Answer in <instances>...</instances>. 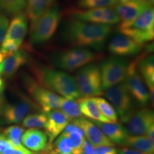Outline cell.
<instances>
[{
  "mask_svg": "<svg viewBox=\"0 0 154 154\" xmlns=\"http://www.w3.org/2000/svg\"><path fill=\"white\" fill-rule=\"evenodd\" d=\"M27 26V17L26 14L22 12L14 15L10 24L8 26L4 39L14 42L15 43L21 46L26 34Z\"/></svg>",
  "mask_w": 154,
  "mask_h": 154,
  "instance_id": "17",
  "label": "cell"
},
{
  "mask_svg": "<svg viewBox=\"0 0 154 154\" xmlns=\"http://www.w3.org/2000/svg\"><path fill=\"white\" fill-rule=\"evenodd\" d=\"M4 90H5V86L4 87H0V113L2 110L4 104H5V96H4Z\"/></svg>",
  "mask_w": 154,
  "mask_h": 154,
  "instance_id": "43",
  "label": "cell"
},
{
  "mask_svg": "<svg viewBox=\"0 0 154 154\" xmlns=\"http://www.w3.org/2000/svg\"><path fill=\"white\" fill-rule=\"evenodd\" d=\"M128 26H131V27L143 30H149L154 28L153 7H150L144 11L143 12H142Z\"/></svg>",
  "mask_w": 154,
  "mask_h": 154,
  "instance_id": "26",
  "label": "cell"
},
{
  "mask_svg": "<svg viewBox=\"0 0 154 154\" xmlns=\"http://www.w3.org/2000/svg\"><path fill=\"white\" fill-rule=\"evenodd\" d=\"M94 98L100 111L103 116L106 117L111 123H116L118 121L117 120L118 117H117L116 111L113 107V106H111L110 103H109L106 100L103 99V98Z\"/></svg>",
  "mask_w": 154,
  "mask_h": 154,
  "instance_id": "29",
  "label": "cell"
},
{
  "mask_svg": "<svg viewBox=\"0 0 154 154\" xmlns=\"http://www.w3.org/2000/svg\"><path fill=\"white\" fill-rule=\"evenodd\" d=\"M81 98H91L103 94L100 67L96 64L84 66L75 77Z\"/></svg>",
  "mask_w": 154,
  "mask_h": 154,
  "instance_id": "5",
  "label": "cell"
},
{
  "mask_svg": "<svg viewBox=\"0 0 154 154\" xmlns=\"http://www.w3.org/2000/svg\"><path fill=\"white\" fill-rule=\"evenodd\" d=\"M9 26L8 18L4 13L0 11V43H2L5 37Z\"/></svg>",
  "mask_w": 154,
  "mask_h": 154,
  "instance_id": "36",
  "label": "cell"
},
{
  "mask_svg": "<svg viewBox=\"0 0 154 154\" xmlns=\"http://www.w3.org/2000/svg\"><path fill=\"white\" fill-rule=\"evenodd\" d=\"M139 1L142 2H143V3L148 4V5L152 6V5H153V4L154 0H139Z\"/></svg>",
  "mask_w": 154,
  "mask_h": 154,
  "instance_id": "44",
  "label": "cell"
},
{
  "mask_svg": "<svg viewBox=\"0 0 154 154\" xmlns=\"http://www.w3.org/2000/svg\"><path fill=\"white\" fill-rule=\"evenodd\" d=\"M29 55L25 50H18L16 52L9 57L1 63L2 75L6 78L13 76L16 74L20 67L27 63Z\"/></svg>",
  "mask_w": 154,
  "mask_h": 154,
  "instance_id": "19",
  "label": "cell"
},
{
  "mask_svg": "<svg viewBox=\"0 0 154 154\" xmlns=\"http://www.w3.org/2000/svg\"><path fill=\"white\" fill-rule=\"evenodd\" d=\"M36 154H57L56 153V151L54 149L52 143H47V146L44 149L41 151V152L38 153H36Z\"/></svg>",
  "mask_w": 154,
  "mask_h": 154,
  "instance_id": "41",
  "label": "cell"
},
{
  "mask_svg": "<svg viewBox=\"0 0 154 154\" xmlns=\"http://www.w3.org/2000/svg\"><path fill=\"white\" fill-rule=\"evenodd\" d=\"M94 149L96 154H117L116 149L111 146H96L94 147Z\"/></svg>",
  "mask_w": 154,
  "mask_h": 154,
  "instance_id": "37",
  "label": "cell"
},
{
  "mask_svg": "<svg viewBox=\"0 0 154 154\" xmlns=\"http://www.w3.org/2000/svg\"><path fill=\"white\" fill-rule=\"evenodd\" d=\"M146 136L151 140L152 142H154V124L151 125L146 132Z\"/></svg>",
  "mask_w": 154,
  "mask_h": 154,
  "instance_id": "42",
  "label": "cell"
},
{
  "mask_svg": "<svg viewBox=\"0 0 154 154\" xmlns=\"http://www.w3.org/2000/svg\"><path fill=\"white\" fill-rule=\"evenodd\" d=\"M124 145L130 146L134 148V149L149 154H153L154 152V143L145 135L143 136L129 135L127 137Z\"/></svg>",
  "mask_w": 154,
  "mask_h": 154,
  "instance_id": "25",
  "label": "cell"
},
{
  "mask_svg": "<svg viewBox=\"0 0 154 154\" xmlns=\"http://www.w3.org/2000/svg\"><path fill=\"white\" fill-rule=\"evenodd\" d=\"M104 96L111 102L113 107L123 121L131 112L133 108L132 96L125 83H120L104 90Z\"/></svg>",
  "mask_w": 154,
  "mask_h": 154,
  "instance_id": "8",
  "label": "cell"
},
{
  "mask_svg": "<svg viewBox=\"0 0 154 154\" xmlns=\"http://www.w3.org/2000/svg\"><path fill=\"white\" fill-rule=\"evenodd\" d=\"M78 7L81 9H95L110 7L116 5L115 0H78Z\"/></svg>",
  "mask_w": 154,
  "mask_h": 154,
  "instance_id": "33",
  "label": "cell"
},
{
  "mask_svg": "<svg viewBox=\"0 0 154 154\" xmlns=\"http://www.w3.org/2000/svg\"><path fill=\"white\" fill-rule=\"evenodd\" d=\"M78 104L81 113L91 120H96L101 122L111 123L104 117L100 111L94 97L80 98L78 99Z\"/></svg>",
  "mask_w": 154,
  "mask_h": 154,
  "instance_id": "22",
  "label": "cell"
},
{
  "mask_svg": "<svg viewBox=\"0 0 154 154\" xmlns=\"http://www.w3.org/2000/svg\"><path fill=\"white\" fill-rule=\"evenodd\" d=\"M117 4H119V3H124V2H128L129 1V0H115Z\"/></svg>",
  "mask_w": 154,
  "mask_h": 154,
  "instance_id": "45",
  "label": "cell"
},
{
  "mask_svg": "<svg viewBox=\"0 0 154 154\" xmlns=\"http://www.w3.org/2000/svg\"><path fill=\"white\" fill-rule=\"evenodd\" d=\"M143 46L136 43L128 36L119 33L113 36L108 48L111 54L121 57L138 54L143 49Z\"/></svg>",
  "mask_w": 154,
  "mask_h": 154,
  "instance_id": "13",
  "label": "cell"
},
{
  "mask_svg": "<svg viewBox=\"0 0 154 154\" xmlns=\"http://www.w3.org/2000/svg\"><path fill=\"white\" fill-rule=\"evenodd\" d=\"M47 120L44 125L46 134L49 136V143H53L56 138L63 131L71 120L61 110L54 109L47 113Z\"/></svg>",
  "mask_w": 154,
  "mask_h": 154,
  "instance_id": "15",
  "label": "cell"
},
{
  "mask_svg": "<svg viewBox=\"0 0 154 154\" xmlns=\"http://www.w3.org/2000/svg\"><path fill=\"white\" fill-rule=\"evenodd\" d=\"M54 0H26V16L33 23L51 8Z\"/></svg>",
  "mask_w": 154,
  "mask_h": 154,
  "instance_id": "21",
  "label": "cell"
},
{
  "mask_svg": "<svg viewBox=\"0 0 154 154\" xmlns=\"http://www.w3.org/2000/svg\"><path fill=\"white\" fill-rule=\"evenodd\" d=\"M59 107L63 114L66 115L71 121L82 117L78 102L75 101V100H70L60 96Z\"/></svg>",
  "mask_w": 154,
  "mask_h": 154,
  "instance_id": "28",
  "label": "cell"
},
{
  "mask_svg": "<svg viewBox=\"0 0 154 154\" xmlns=\"http://www.w3.org/2000/svg\"><path fill=\"white\" fill-rule=\"evenodd\" d=\"M20 47L14 42L4 39L0 47V52L2 54L4 57H7L18 51Z\"/></svg>",
  "mask_w": 154,
  "mask_h": 154,
  "instance_id": "35",
  "label": "cell"
},
{
  "mask_svg": "<svg viewBox=\"0 0 154 154\" xmlns=\"http://www.w3.org/2000/svg\"><path fill=\"white\" fill-rule=\"evenodd\" d=\"M34 74L40 85L70 100L81 98L74 77L60 70L47 66H36Z\"/></svg>",
  "mask_w": 154,
  "mask_h": 154,
  "instance_id": "2",
  "label": "cell"
},
{
  "mask_svg": "<svg viewBox=\"0 0 154 154\" xmlns=\"http://www.w3.org/2000/svg\"><path fill=\"white\" fill-rule=\"evenodd\" d=\"M112 32L111 25L94 24L72 19L65 22L61 29V38L71 45L79 48H91L100 51Z\"/></svg>",
  "mask_w": 154,
  "mask_h": 154,
  "instance_id": "1",
  "label": "cell"
},
{
  "mask_svg": "<svg viewBox=\"0 0 154 154\" xmlns=\"http://www.w3.org/2000/svg\"><path fill=\"white\" fill-rule=\"evenodd\" d=\"M68 14L70 19L94 24L114 25L119 24L120 19L115 10L111 7L79 9H69Z\"/></svg>",
  "mask_w": 154,
  "mask_h": 154,
  "instance_id": "7",
  "label": "cell"
},
{
  "mask_svg": "<svg viewBox=\"0 0 154 154\" xmlns=\"http://www.w3.org/2000/svg\"><path fill=\"white\" fill-rule=\"evenodd\" d=\"M61 11L57 6H53L37 20L32 23L30 42L35 46L47 43L53 37L59 27Z\"/></svg>",
  "mask_w": 154,
  "mask_h": 154,
  "instance_id": "3",
  "label": "cell"
},
{
  "mask_svg": "<svg viewBox=\"0 0 154 154\" xmlns=\"http://www.w3.org/2000/svg\"><path fill=\"white\" fill-rule=\"evenodd\" d=\"M82 151V154H96L93 146L86 138H84V142H83Z\"/></svg>",
  "mask_w": 154,
  "mask_h": 154,
  "instance_id": "39",
  "label": "cell"
},
{
  "mask_svg": "<svg viewBox=\"0 0 154 154\" xmlns=\"http://www.w3.org/2000/svg\"><path fill=\"white\" fill-rule=\"evenodd\" d=\"M91 121L113 143L124 145L127 137L129 136L126 128L117 123L101 122L96 120Z\"/></svg>",
  "mask_w": 154,
  "mask_h": 154,
  "instance_id": "18",
  "label": "cell"
},
{
  "mask_svg": "<svg viewBox=\"0 0 154 154\" xmlns=\"http://www.w3.org/2000/svg\"><path fill=\"white\" fill-rule=\"evenodd\" d=\"M101 58L99 53L85 48H73L51 56V63L63 70L72 72Z\"/></svg>",
  "mask_w": 154,
  "mask_h": 154,
  "instance_id": "4",
  "label": "cell"
},
{
  "mask_svg": "<svg viewBox=\"0 0 154 154\" xmlns=\"http://www.w3.org/2000/svg\"><path fill=\"white\" fill-rule=\"evenodd\" d=\"M33 153L26 149L24 146H13V147L7 151L5 154H32Z\"/></svg>",
  "mask_w": 154,
  "mask_h": 154,
  "instance_id": "38",
  "label": "cell"
},
{
  "mask_svg": "<svg viewBox=\"0 0 154 154\" xmlns=\"http://www.w3.org/2000/svg\"><path fill=\"white\" fill-rule=\"evenodd\" d=\"M151 5L143 3L139 0H129L124 3L117 4L114 9L120 19L119 29L126 27L142 12L151 7Z\"/></svg>",
  "mask_w": 154,
  "mask_h": 154,
  "instance_id": "12",
  "label": "cell"
},
{
  "mask_svg": "<svg viewBox=\"0 0 154 154\" xmlns=\"http://www.w3.org/2000/svg\"><path fill=\"white\" fill-rule=\"evenodd\" d=\"M26 8V0H0V11L7 15L22 13Z\"/></svg>",
  "mask_w": 154,
  "mask_h": 154,
  "instance_id": "27",
  "label": "cell"
},
{
  "mask_svg": "<svg viewBox=\"0 0 154 154\" xmlns=\"http://www.w3.org/2000/svg\"><path fill=\"white\" fill-rule=\"evenodd\" d=\"M69 136L73 142V154H82V145L85 137L77 133H70V134H62Z\"/></svg>",
  "mask_w": 154,
  "mask_h": 154,
  "instance_id": "34",
  "label": "cell"
},
{
  "mask_svg": "<svg viewBox=\"0 0 154 154\" xmlns=\"http://www.w3.org/2000/svg\"><path fill=\"white\" fill-rule=\"evenodd\" d=\"M128 60L121 57L105 59L100 66L103 91L125 80L128 67Z\"/></svg>",
  "mask_w": 154,
  "mask_h": 154,
  "instance_id": "6",
  "label": "cell"
},
{
  "mask_svg": "<svg viewBox=\"0 0 154 154\" xmlns=\"http://www.w3.org/2000/svg\"><path fill=\"white\" fill-rule=\"evenodd\" d=\"M138 69L147 84L149 92L154 91V58L153 55L144 57L138 61Z\"/></svg>",
  "mask_w": 154,
  "mask_h": 154,
  "instance_id": "23",
  "label": "cell"
},
{
  "mask_svg": "<svg viewBox=\"0 0 154 154\" xmlns=\"http://www.w3.org/2000/svg\"><path fill=\"white\" fill-rule=\"evenodd\" d=\"M117 153L119 154H149L146 153H143V152H141L140 151H138V150L130 149V148H124V149H119L118 151H117Z\"/></svg>",
  "mask_w": 154,
  "mask_h": 154,
  "instance_id": "40",
  "label": "cell"
},
{
  "mask_svg": "<svg viewBox=\"0 0 154 154\" xmlns=\"http://www.w3.org/2000/svg\"><path fill=\"white\" fill-rule=\"evenodd\" d=\"M32 109L33 106L31 102L23 101L15 104L4 106L0 114L2 115L5 124H17L23 121Z\"/></svg>",
  "mask_w": 154,
  "mask_h": 154,
  "instance_id": "16",
  "label": "cell"
},
{
  "mask_svg": "<svg viewBox=\"0 0 154 154\" xmlns=\"http://www.w3.org/2000/svg\"><path fill=\"white\" fill-rule=\"evenodd\" d=\"M25 84L32 98L45 112L59 108L60 96L36 83L29 77L25 78Z\"/></svg>",
  "mask_w": 154,
  "mask_h": 154,
  "instance_id": "9",
  "label": "cell"
},
{
  "mask_svg": "<svg viewBox=\"0 0 154 154\" xmlns=\"http://www.w3.org/2000/svg\"><path fill=\"white\" fill-rule=\"evenodd\" d=\"M72 124L82 128L84 133V136H86L93 147L101 146L112 147L115 146V143H113L103 134L99 127L84 117L82 116L73 119L72 120Z\"/></svg>",
  "mask_w": 154,
  "mask_h": 154,
  "instance_id": "14",
  "label": "cell"
},
{
  "mask_svg": "<svg viewBox=\"0 0 154 154\" xmlns=\"http://www.w3.org/2000/svg\"><path fill=\"white\" fill-rule=\"evenodd\" d=\"M53 148L57 154H72L73 142L69 136L61 134L57 138L54 144L52 143Z\"/></svg>",
  "mask_w": 154,
  "mask_h": 154,
  "instance_id": "30",
  "label": "cell"
},
{
  "mask_svg": "<svg viewBox=\"0 0 154 154\" xmlns=\"http://www.w3.org/2000/svg\"><path fill=\"white\" fill-rule=\"evenodd\" d=\"M126 123V130L129 135H146L151 125L154 124V115L151 109H141L137 111H131L124 120Z\"/></svg>",
  "mask_w": 154,
  "mask_h": 154,
  "instance_id": "11",
  "label": "cell"
},
{
  "mask_svg": "<svg viewBox=\"0 0 154 154\" xmlns=\"http://www.w3.org/2000/svg\"><path fill=\"white\" fill-rule=\"evenodd\" d=\"M24 132V128L19 126H11L8 127L3 131V135L11 144L15 146H22V136Z\"/></svg>",
  "mask_w": 154,
  "mask_h": 154,
  "instance_id": "31",
  "label": "cell"
},
{
  "mask_svg": "<svg viewBox=\"0 0 154 154\" xmlns=\"http://www.w3.org/2000/svg\"><path fill=\"white\" fill-rule=\"evenodd\" d=\"M32 154H36V153H32Z\"/></svg>",
  "mask_w": 154,
  "mask_h": 154,
  "instance_id": "48",
  "label": "cell"
},
{
  "mask_svg": "<svg viewBox=\"0 0 154 154\" xmlns=\"http://www.w3.org/2000/svg\"><path fill=\"white\" fill-rule=\"evenodd\" d=\"M47 120V116L44 113H34L26 116L22 121V126L26 128H42Z\"/></svg>",
  "mask_w": 154,
  "mask_h": 154,
  "instance_id": "32",
  "label": "cell"
},
{
  "mask_svg": "<svg viewBox=\"0 0 154 154\" xmlns=\"http://www.w3.org/2000/svg\"><path fill=\"white\" fill-rule=\"evenodd\" d=\"M21 142L26 149L33 151H41L47 146L48 138L46 133L32 128L23 133Z\"/></svg>",
  "mask_w": 154,
  "mask_h": 154,
  "instance_id": "20",
  "label": "cell"
},
{
  "mask_svg": "<svg viewBox=\"0 0 154 154\" xmlns=\"http://www.w3.org/2000/svg\"><path fill=\"white\" fill-rule=\"evenodd\" d=\"M137 63L138 61H135L128 64L125 84L131 96L140 105L146 106L149 101V94L136 68Z\"/></svg>",
  "mask_w": 154,
  "mask_h": 154,
  "instance_id": "10",
  "label": "cell"
},
{
  "mask_svg": "<svg viewBox=\"0 0 154 154\" xmlns=\"http://www.w3.org/2000/svg\"><path fill=\"white\" fill-rule=\"evenodd\" d=\"M4 56L2 55V54L1 52H0V63H1L2 62V61H3V59H4Z\"/></svg>",
  "mask_w": 154,
  "mask_h": 154,
  "instance_id": "46",
  "label": "cell"
},
{
  "mask_svg": "<svg viewBox=\"0 0 154 154\" xmlns=\"http://www.w3.org/2000/svg\"><path fill=\"white\" fill-rule=\"evenodd\" d=\"M2 76V66H1V63H0V77Z\"/></svg>",
  "mask_w": 154,
  "mask_h": 154,
  "instance_id": "47",
  "label": "cell"
},
{
  "mask_svg": "<svg viewBox=\"0 0 154 154\" xmlns=\"http://www.w3.org/2000/svg\"><path fill=\"white\" fill-rule=\"evenodd\" d=\"M120 33L131 38L136 43L143 45L145 43L151 42L154 37V28L149 30H143L131 26L119 29Z\"/></svg>",
  "mask_w": 154,
  "mask_h": 154,
  "instance_id": "24",
  "label": "cell"
}]
</instances>
